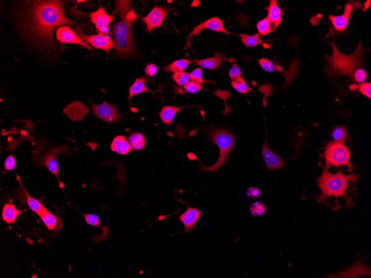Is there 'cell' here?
<instances>
[{"mask_svg": "<svg viewBox=\"0 0 371 278\" xmlns=\"http://www.w3.org/2000/svg\"><path fill=\"white\" fill-rule=\"evenodd\" d=\"M31 2L22 15V29L35 45L50 52L55 44L53 31L57 27L76 23L65 16L61 1Z\"/></svg>", "mask_w": 371, "mask_h": 278, "instance_id": "obj_1", "label": "cell"}, {"mask_svg": "<svg viewBox=\"0 0 371 278\" xmlns=\"http://www.w3.org/2000/svg\"><path fill=\"white\" fill-rule=\"evenodd\" d=\"M131 1H116V13L122 20L116 22L111 29L114 42L116 46V55L119 57H132L136 54V44L132 34V28L138 16Z\"/></svg>", "mask_w": 371, "mask_h": 278, "instance_id": "obj_2", "label": "cell"}, {"mask_svg": "<svg viewBox=\"0 0 371 278\" xmlns=\"http://www.w3.org/2000/svg\"><path fill=\"white\" fill-rule=\"evenodd\" d=\"M360 176V175L353 173L346 175L340 170L337 173L333 174L324 167L323 173L317 180L321 192L316 199L317 202L326 205L327 200L330 198H334L336 202L338 199L343 198L347 200L348 207H351L354 204V201L347 197V192L349 190L350 183H356Z\"/></svg>", "mask_w": 371, "mask_h": 278, "instance_id": "obj_3", "label": "cell"}, {"mask_svg": "<svg viewBox=\"0 0 371 278\" xmlns=\"http://www.w3.org/2000/svg\"><path fill=\"white\" fill-rule=\"evenodd\" d=\"M332 41L333 54L326 56L328 67L326 73L332 79L337 76L345 75L353 80L355 71L363 66L364 50L361 42L352 54L347 55L339 52L333 38Z\"/></svg>", "mask_w": 371, "mask_h": 278, "instance_id": "obj_4", "label": "cell"}, {"mask_svg": "<svg viewBox=\"0 0 371 278\" xmlns=\"http://www.w3.org/2000/svg\"><path fill=\"white\" fill-rule=\"evenodd\" d=\"M208 136L209 141L218 147L220 156H219L217 162L212 166L200 167V169L202 171L208 170L213 173L217 171L219 168L225 164L228 156L235 147L236 140L233 134L223 129H212L209 131Z\"/></svg>", "mask_w": 371, "mask_h": 278, "instance_id": "obj_5", "label": "cell"}, {"mask_svg": "<svg viewBox=\"0 0 371 278\" xmlns=\"http://www.w3.org/2000/svg\"><path fill=\"white\" fill-rule=\"evenodd\" d=\"M351 156V151L345 143L334 141L330 142L326 145L323 154L326 168L345 166L348 171L352 173L354 164L350 162Z\"/></svg>", "mask_w": 371, "mask_h": 278, "instance_id": "obj_6", "label": "cell"}, {"mask_svg": "<svg viewBox=\"0 0 371 278\" xmlns=\"http://www.w3.org/2000/svg\"><path fill=\"white\" fill-rule=\"evenodd\" d=\"M75 30L79 38L90 46L104 51L108 54L111 53V48L116 49L113 40L109 35H86L83 34L81 28H76Z\"/></svg>", "mask_w": 371, "mask_h": 278, "instance_id": "obj_7", "label": "cell"}, {"mask_svg": "<svg viewBox=\"0 0 371 278\" xmlns=\"http://www.w3.org/2000/svg\"><path fill=\"white\" fill-rule=\"evenodd\" d=\"M171 8L156 6L152 9L148 15L141 17V20L146 25V31L152 34L155 29L161 28L164 20L168 17Z\"/></svg>", "mask_w": 371, "mask_h": 278, "instance_id": "obj_8", "label": "cell"}, {"mask_svg": "<svg viewBox=\"0 0 371 278\" xmlns=\"http://www.w3.org/2000/svg\"><path fill=\"white\" fill-rule=\"evenodd\" d=\"M69 153L70 151L66 147L52 148L41 156L39 159L38 163L40 165L46 166L49 171L54 174L58 181L60 182L59 177V164L57 161V156L61 154Z\"/></svg>", "mask_w": 371, "mask_h": 278, "instance_id": "obj_9", "label": "cell"}, {"mask_svg": "<svg viewBox=\"0 0 371 278\" xmlns=\"http://www.w3.org/2000/svg\"><path fill=\"white\" fill-rule=\"evenodd\" d=\"M204 30H210L215 31V32L223 33L226 35H231V33L223 26V21L220 19H219L217 17H212L211 19L204 22L203 23H201L196 26L192 30L190 35L188 36L186 39V43L185 44L186 47L191 49L193 51H194L191 46V40L195 36L199 35L201 31Z\"/></svg>", "mask_w": 371, "mask_h": 278, "instance_id": "obj_10", "label": "cell"}, {"mask_svg": "<svg viewBox=\"0 0 371 278\" xmlns=\"http://www.w3.org/2000/svg\"><path fill=\"white\" fill-rule=\"evenodd\" d=\"M92 114L104 122L113 123L120 119L121 114L115 105H111L105 101L101 105H95L90 101Z\"/></svg>", "mask_w": 371, "mask_h": 278, "instance_id": "obj_11", "label": "cell"}, {"mask_svg": "<svg viewBox=\"0 0 371 278\" xmlns=\"http://www.w3.org/2000/svg\"><path fill=\"white\" fill-rule=\"evenodd\" d=\"M90 16L98 34H109L111 22L116 19L114 15L107 14L105 9L100 6L97 10L91 13Z\"/></svg>", "mask_w": 371, "mask_h": 278, "instance_id": "obj_12", "label": "cell"}, {"mask_svg": "<svg viewBox=\"0 0 371 278\" xmlns=\"http://www.w3.org/2000/svg\"><path fill=\"white\" fill-rule=\"evenodd\" d=\"M56 36L57 41L61 44H77L87 48L89 51H92L91 47L88 44L82 41L79 36L68 26H64L58 29L56 31Z\"/></svg>", "mask_w": 371, "mask_h": 278, "instance_id": "obj_13", "label": "cell"}, {"mask_svg": "<svg viewBox=\"0 0 371 278\" xmlns=\"http://www.w3.org/2000/svg\"><path fill=\"white\" fill-rule=\"evenodd\" d=\"M262 154L266 169L269 171L271 170H278L284 168L286 159L279 158L270 149L267 144L266 136L265 142L263 145Z\"/></svg>", "mask_w": 371, "mask_h": 278, "instance_id": "obj_14", "label": "cell"}, {"mask_svg": "<svg viewBox=\"0 0 371 278\" xmlns=\"http://www.w3.org/2000/svg\"><path fill=\"white\" fill-rule=\"evenodd\" d=\"M187 205V209L185 213L180 214L179 220L184 224V232L188 234L194 230L196 223L202 217L203 212L200 209L191 208L189 205Z\"/></svg>", "mask_w": 371, "mask_h": 278, "instance_id": "obj_15", "label": "cell"}, {"mask_svg": "<svg viewBox=\"0 0 371 278\" xmlns=\"http://www.w3.org/2000/svg\"><path fill=\"white\" fill-rule=\"evenodd\" d=\"M353 11V5L351 2L348 3L345 7V11L342 15L329 16V20L332 24L335 30L338 33L343 32L347 28L349 23L350 18Z\"/></svg>", "mask_w": 371, "mask_h": 278, "instance_id": "obj_16", "label": "cell"}, {"mask_svg": "<svg viewBox=\"0 0 371 278\" xmlns=\"http://www.w3.org/2000/svg\"><path fill=\"white\" fill-rule=\"evenodd\" d=\"M265 10L268 11L267 18L270 22L272 33L274 32L283 21L282 10L278 6V1L277 0H271L269 6L265 7Z\"/></svg>", "mask_w": 371, "mask_h": 278, "instance_id": "obj_17", "label": "cell"}, {"mask_svg": "<svg viewBox=\"0 0 371 278\" xmlns=\"http://www.w3.org/2000/svg\"><path fill=\"white\" fill-rule=\"evenodd\" d=\"M88 107L82 102H74L67 106L64 110L65 114L71 119L79 121L82 119L89 112Z\"/></svg>", "mask_w": 371, "mask_h": 278, "instance_id": "obj_18", "label": "cell"}, {"mask_svg": "<svg viewBox=\"0 0 371 278\" xmlns=\"http://www.w3.org/2000/svg\"><path fill=\"white\" fill-rule=\"evenodd\" d=\"M224 61L225 58L221 53L216 52L214 57L206 59L200 60L198 58H194L191 61V64L200 66L205 69L213 70L220 68Z\"/></svg>", "mask_w": 371, "mask_h": 278, "instance_id": "obj_19", "label": "cell"}, {"mask_svg": "<svg viewBox=\"0 0 371 278\" xmlns=\"http://www.w3.org/2000/svg\"><path fill=\"white\" fill-rule=\"evenodd\" d=\"M83 216L86 223L89 226L99 227L102 230V234L96 238V241H103L109 238L110 230L108 227H102L100 218L96 214L83 213Z\"/></svg>", "mask_w": 371, "mask_h": 278, "instance_id": "obj_20", "label": "cell"}, {"mask_svg": "<svg viewBox=\"0 0 371 278\" xmlns=\"http://www.w3.org/2000/svg\"><path fill=\"white\" fill-rule=\"evenodd\" d=\"M147 79L145 76H142L141 78H136L135 81L132 84V86L129 88V95L128 96V100L129 103L132 99L134 96L140 95V94L145 92H150L155 95V93L157 91L151 90L147 87L146 85Z\"/></svg>", "mask_w": 371, "mask_h": 278, "instance_id": "obj_21", "label": "cell"}, {"mask_svg": "<svg viewBox=\"0 0 371 278\" xmlns=\"http://www.w3.org/2000/svg\"><path fill=\"white\" fill-rule=\"evenodd\" d=\"M189 107L190 106H185L178 107L174 106H165L163 107L159 115L161 120L164 124L169 125L173 123L174 119H175L178 112Z\"/></svg>", "mask_w": 371, "mask_h": 278, "instance_id": "obj_22", "label": "cell"}, {"mask_svg": "<svg viewBox=\"0 0 371 278\" xmlns=\"http://www.w3.org/2000/svg\"><path fill=\"white\" fill-rule=\"evenodd\" d=\"M24 212L25 210L18 209L14 204L6 203L4 205L2 209L3 221L8 224L15 223L18 217Z\"/></svg>", "mask_w": 371, "mask_h": 278, "instance_id": "obj_23", "label": "cell"}, {"mask_svg": "<svg viewBox=\"0 0 371 278\" xmlns=\"http://www.w3.org/2000/svg\"><path fill=\"white\" fill-rule=\"evenodd\" d=\"M111 149L117 154L126 155L131 152L132 147L126 138L119 136L114 139L111 143Z\"/></svg>", "mask_w": 371, "mask_h": 278, "instance_id": "obj_24", "label": "cell"}, {"mask_svg": "<svg viewBox=\"0 0 371 278\" xmlns=\"http://www.w3.org/2000/svg\"><path fill=\"white\" fill-rule=\"evenodd\" d=\"M128 141L134 151H140L144 149L146 140L144 134L140 132H133L129 134Z\"/></svg>", "mask_w": 371, "mask_h": 278, "instance_id": "obj_25", "label": "cell"}, {"mask_svg": "<svg viewBox=\"0 0 371 278\" xmlns=\"http://www.w3.org/2000/svg\"><path fill=\"white\" fill-rule=\"evenodd\" d=\"M17 178L18 181H19L21 184V186L23 188L26 197V202L27 204H28L29 208L32 210V211L37 213L39 216L40 214H41L44 210H45L46 208L44 207L42 204L40 202L39 200L33 198V197H31L29 195L28 192L26 191L24 186H22L21 179L19 176H17Z\"/></svg>", "mask_w": 371, "mask_h": 278, "instance_id": "obj_26", "label": "cell"}, {"mask_svg": "<svg viewBox=\"0 0 371 278\" xmlns=\"http://www.w3.org/2000/svg\"><path fill=\"white\" fill-rule=\"evenodd\" d=\"M191 64L189 59H180L174 61L171 64L165 66L164 71L166 73H177L184 72Z\"/></svg>", "mask_w": 371, "mask_h": 278, "instance_id": "obj_27", "label": "cell"}, {"mask_svg": "<svg viewBox=\"0 0 371 278\" xmlns=\"http://www.w3.org/2000/svg\"><path fill=\"white\" fill-rule=\"evenodd\" d=\"M39 217L49 231L55 230L57 225V219L54 214L48 211L46 208L40 214Z\"/></svg>", "mask_w": 371, "mask_h": 278, "instance_id": "obj_28", "label": "cell"}, {"mask_svg": "<svg viewBox=\"0 0 371 278\" xmlns=\"http://www.w3.org/2000/svg\"><path fill=\"white\" fill-rule=\"evenodd\" d=\"M241 39V41L247 47H254L260 45L262 43V40L260 39V35L257 34L249 36L246 34H241L239 35Z\"/></svg>", "mask_w": 371, "mask_h": 278, "instance_id": "obj_29", "label": "cell"}, {"mask_svg": "<svg viewBox=\"0 0 371 278\" xmlns=\"http://www.w3.org/2000/svg\"><path fill=\"white\" fill-rule=\"evenodd\" d=\"M231 84L232 88H234L236 91L244 95H247L248 92L251 91L243 78L235 80H232Z\"/></svg>", "mask_w": 371, "mask_h": 278, "instance_id": "obj_30", "label": "cell"}, {"mask_svg": "<svg viewBox=\"0 0 371 278\" xmlns=\"http://www.w3.org/2000/svg\"><path fill=\"white\" fill-rule=\"evenodd\" d=\"M171 79L180 87L185 86L191 80L190 74L185 73V72L174 73L171 76Z\"/></svg>", "mask_w": 371, "mask_h": 278, "instance_id": "obj_31", "label": "cell"}, {"mask_svg": "<svg viewBox=\"0 0 371 278\" xmlns=\"http://www.w3.org/2000/svg\"><path fill=\"white\" fill-rule=\"evenodd\" d=\"M249 211L253 216L259 217L265 214L267 209L261 201H257L250 206Z\"/></svg>", "mask_w": 371, "mask_h": 278, "instance_id": "obj_32", "label": "cell"}, {"mask_svg": "<svg viewBox=\"0 0 371 278\" xmlns=\"http://www.w3.org/2000/svg\"><path fill=\"white\" fill-rule=\"evenodd\" d=\"M332 137L334 141L345 143L347 137V130L342 126H337L333 128Z\"/></svg>", "mask_w": 371, "mask_h": 278, "instance_id": "obj_33", "label": "cell"}, {"mask_svg": "<svg viewBox=\"0 0 371 278\" xmlns=\"http://www.w3.org/2000/svg\"><path fill=\"white\" fill-rule=\"evenodd\" d=\"M257 29L262 37L272 33L270 22L267 17L257 22Z\"/></svg>", "mask_w": 371, "mask_h": 278, "instance_id": "obj_34", "label": "cell"}, {"mask_svg": "<svg viewBox=\"0 0 371 278\" xmlns=\"http://www.w3.org/2000/svg\"><path fill=\"white\" fill-rule=\"evenodd\" d=\"M190 79L192 81L198 83L200 84H207L211 83V80H205L203 77L202 69L197 68L190 73Z\"/></svg>", "mask_w": 371, "mask_h": 278, "instance_id": "obj_35", "label": "cell"}, {"mask_svg": "<svg viewBox=\"0 0 371 278\" xmlns=\"http://www.w3.org/2000/svg\"><path fill=\"white\" fill-rule=\"evenodd\" d=\"M258 62L261 68L268 73H273L276 71V67L273 63L267 58L262 57L258 60Z\"/></svg>", "mask_w": 371, "mask_h": 278, "instance_id": "obj_36", "label": "cell"}, {"mask_svg": "<svg viewBox=\"0 0 371 278\" xmlns=\"http://www.w3.org/2000/svg\"><path fill=\"white\" fill-rule=\"evenodd\" d=\"M184 88L186 93L193 94L198 93L203 89L201 84L192 81V80L185 85Z\"/></svg>", "mask_w": 371, "mask_h": 278, "instance_id": "obj_37", "label": "cell"}, {"mask_svg": "<svg viewBox=\"0 0 371 278\" xmlns=\"http://www.w3.org/2000/svg\"><path fill=\"white\" fill-rule=\"evenodd\" d=\"M368 75L366 71L362 68L357 69L354 75L353 80L358 83H363L367 79Z\"/></svg>", "mask_w": 371, "mask_h": 278, "instance_id": "obj_38", "label": "cell"}, {"mask_svg": "<svg viewBox=\"0 0 371 278\" xmlns=\"http://www.w3.org/2000/svg\"><path fill=\"white\" fill-rule=\"evenodd\" d=\"M16 166V160L13 155L8 156L4 160V167L6 171L14 170Z\"/></svg>", "mask_w": 371, "mask_h": 278, "instance_id": "obj_39", "label": "cell"}, {"mask_svg": "<svg viewBox=\"0 0 371 278\" xmlns=\"http://www.w3.org/2000/svg\"><path fill=\"white\" fill-rule=\"evenodd\" d=\"M358 91L371 100V83L370 82H364L361 83L358 86Z\"/></svg>", "mask_w": 371, "mask_h": 278, "instance_id": "obj_40", "label": "cell"}, {"mask_svg": "<svg viewBox=\"0 0 371 278\" xmlns=\"http://www.w3.org/2000/svg\"><path fill=\"white\" fill-rule=\"evenodd\" d=\"M241 75H242V73H241V69L237 63L235 62L230 71V78L232 80H235L242 78Z\"/></svg>", "mask_w": 371, "mask_h": 278, "instance_id": "obj_41", "label": "cell"}, {"mask_svg": "<svg viewBox=\"0 0 371 278\" xmlns=\"http://www.w3.org/2000/svg\"><path fill=\"white\" fill-rule=\"evenodd\" d=\"M261 195V191L257 187L249 188L247 190V196L250 199H256L260 197Z\"/></svg>", "mask_w": 371, "mask_h": 278, "instance_id": "obj_42", "label": "cell"}, {"mask_svg": "<svg viewBox=\"0 0 371 278\" xmlns=\"http://www.w3.org/2000/svg\"><path fill=\"white\" fill-rule=\"evenodd\" d=\"M145 72L146 74L149 76V77H154L158 73V68L156 65L149 64L146 66Z\"/></svg>", "mask_w": 371, "mask_h": 278, "instance_id": "obj_43", "label": "cell"}]
</instances>
